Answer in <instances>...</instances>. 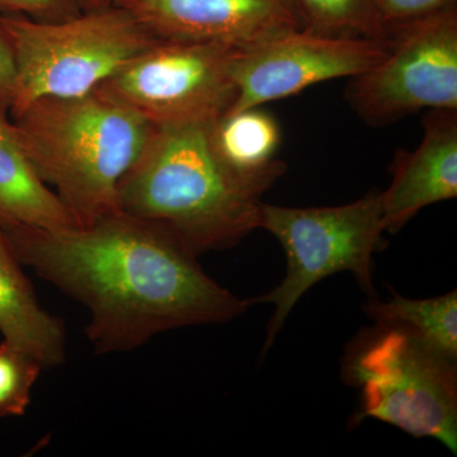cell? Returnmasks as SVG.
I'll return each instance as SVG.
<instances>
[{
  "label": "cell",
  "mask_w": 457,
  "mask_h": 457,
  "mask_svg": "<svg viewBox=\"0 0 457 457\" xmlns=\"http://www.w3.org/2000/svg\"><path fill=\"white\" fill-rule=\"evenodd\" d=\"M23 266L86 306L101 353L137 350L183 327L242 317L254 300L213 281L170 230L122 212L86 225L2 228Z\"/></svg>",
  "instance_id": "1"
},
{
  "label": "cell",
  "mask_w": 457,
  "mask_h": 457,
  "mask_svg": "<svg viewBox=\"0 0 457 457\" xmlns=\"http://www.w3.org/2000/svg\"><path fill=\"white\" fill-rule=\"evenodd\" d=\"M210 125L154 128L117 189V212L161 225L197 257L260 228L262 197L286 170L279 159L234 170L216 153Z\"/></svg>",
  "instance_id": "2"
},
{
  "label": "cell",
  "mask_w": 457,
  "mask_h": 457,
  "mask_svg": "<svg viewBox=\"0 0 457 457\" xmlns=\"http://www.w3.org/2000/svg\"><path fill=\"white\" fill-rule=\"evenodd\" d=\"M12 119L36 173L78 227L117 212L120 183L154 130L99 89L37 99Z\"/></svg>",
  "instance_id": "3"
},
{
  "label": "cell",
  "mask_w": 457,
  "mask_h": 457,
  "mask_svg": "<svg viewBox=\"0 0 457 457\" xmlns=\"http://www.w3.org/2000/svg\"><path fill=\"white\" fill-rule=\"evenodd\" d=\"M17 78L9 114L41 98H71L97 89L158 38L112 4L60 22L3 16Z\"/></svg>",
  "instance_id": "4"
},
{
  "label": "cell",
  "mask_w": 457,
  "mask_h": 457,
  "mask_svg": "<svg viewBox=\"0 0 457 457\" xmlns=\"http://www.w3.org/2000/svg\"><path fill=\"white\" fill-rule=\"evenodd\" d=\"M260 228L284 248V281L254 303L275 306L263 353L272 345L305 293L328 276L350 272L370 299L376 297L374 253L383 249V201L372 189L354 203L329 207H284L262 204Z\"/></svg>",
  "instance_id": "5"
},
{
  "label": "cell",
  "mask_w": 457,
  "mask_h": 457,
  "mask_svg": "<svg viewBox=\"0 0 457 457\" xmlns=\"http://www.w3.org/2000/svg\"><path fill=\"white\" fill-rule=\"evenodd\" d=\"M345 372L361 390L354 423L374 418L457 453L456 361L396 327L378 326L350 352Z\"/></svg>",
  "instance_id": "6"
},
{
  "label": "cell",
  "mask_w": 457,
  "mask_h": 457,
  "mask_svg": "<svg viewBox=\"0 0 457 457\" xmlns=\"http://www.w3.org/2000/svg\"><path fill=\"white\" fill-rule=\"evenodd\" d=\"M234 47L155 40L97 89L153 128L210 125L236 104Z\"/></svg>",
  "instance_id": "7"
},
{
  "label": "cell",
  "mask_w": 457,
  "mask_h": 457,
  "mask_svg": "<svg viewBox=\"0 0 457 457\" xmlns=\"http://www.w3.org/2000/svg\"><path fill=\"white\" fill-rule=\"evenodd\" d=\"M387 27L386 55L345 89L353 112L384 128L420 111H457V7Z\"/></svg>",
  "instance_id": "8"
},
{
  "label": "cell",
  "mask_w": 457,
  "mask_h": 457,
  "mask_svg": "<svg viewBox=\"0 0 457 457\" xmlns=\"http://www.w3.org/2000/svg\"><path fill=\"white\" fill-rule=\"evenodd\" d=\"M389 42L335 37L299 29L237 49V99L228 113L299 95L309 87L356 77L380 62Z\"/></svg>",
  "instance_id": "9"
},
{
  "label": "cell",
  "mask_w": 457,
  "mask_h": 457,
  "mask_svg": "<svg viewBox=\"0 0 457 457\" xmlns=\"http://www.w3.org/2000/svg\"><path fill=\"white\" fill-rule=\"evenodd\" d=\"M161 40L245 49L303 29L295 0H114Z\"/></svg>",
  "instance_id": "10"
},
{
  "label": "cell",
  "mask_w": 457,
  "mask_h": 457,
  "mask_svg": "<svg viewBox=\"0 0 457 457\" xmlns=\"http://www.w3.org/2000/svg\"><path fill=\"white\" fill-rule=\"evenodd\" d=\"M381 192L385 233H398L420 210L457 197V111H427L413 152L399 150Z\"/></svg>",
  "instance_id": "11"
},
{
  "label": "cell",
  "mask_w": 457,
  "mask_h": 457,
  "mask_svg": "<svg viewBox=\"0 0 457 457\" xmlns=\"http://www.w3.org/2000/svg\"><path fill=\"white\" fill-rule=\"evenodd\" d=\"M22 266L0 228V332L44 369L55 368L66 359L65 326L42 308Z\"/></svg>",
  "instance_id": "12"
},
{
  "label": "cell",
  "mask_w": 457,
  "mask_h": 457,
  "mask_svg": "<svg viewBox=\"0 0 457 457\" xmlns=\"http://www.w3.org/2000/svg\"><path fill=\"white\" fill-rule=\"evenodd\" d=\"M8 113L0 107V228L78 227L65 204L36 173Z\"/></svg>",
  "instance_id": "13"
},
{
  "label": "cell",
  "mask_w": 457,
  "mask_h": 457,
  "mask_svg": "<svg viewBox=\"0 0 457 457\" xmlns=\"http://www.w3.org/2000/svg\"><path fill=\"white\" fill-rule=\"evenodd\" d=\"M365 312L378 326L402 328L442 356L457 360L456 290L425 300H411L395 293L387 302L372 297Z\"/></svg>",
  "instance_id": "14"
},
{
  "label": "cell",
  "mask_w": 457,
  "mask_h": 457,
  "mask_svg": "<svg viewBox=\"0 0 457 457\" xmlns=\"http://www.w3.org/2000/svg\"><path fill=\"white\" fill-rule=\"evenodd\" d=\"M216 153L240 171H258L278 161L281 129L278 120L260 107L224 114L210 125Z\"/></svg>",
  "instance_id": "15"
},
{
  "label": "cell",
  "mask_w": 457,
  "mask_h": 457,
  "mask_svg": "<svg viewBox=\"0 0 457 457\" xmlns=\"http://www.w3.org/2000/svg\"><path fill=\"white\" fill-rule=\"evenodd\" d=\"M303 29L335 37L387 41L376 0H295Z\"/></svg>",
  "instance_id": "16"
},
{
  "label": "cell",
  "mask_w": 457,
  "mask_h": 457,
  "mask_svg": "<svg viewBox=\"0 0 457 457\" xmlns=\"http://www.w3.org/2000/svg\"><path fill=\"white\" fill-rule=\"evenodd\" d=\"M44 366L7 341L0 343V418L26 413Z\"/></svg>",
  "instance_id": "17"
},
{
  "label": "cell",
  "mask_w": 457,
  "mask_h": 457,
  "mask_svg": "<svg viewBox=\"0 0 457 457\" xmlns=\"http://www.w3.org/2000/svg\"><path fill=\"white\" fill-rule=\"evenodd\" d=\"M83 0H0V13L37 22H60L83 13Z\"/></svg>",
  "instance_id": "18"
},
{
  "label": "cell",
  "mask_w": 457,
  "mask_h": 457,
  "mask_svg": "<svg viewBox=\"0 0 457 457\" xmlns=\"http://www.w3.org/2000/svg\"><path fill=\"white\" fill-rule=\"evenodd\" d=\"M457 0H376L386 26L407 22L456 7Z\"/></svg>",
  "instance_id": "19"
},
{
  "label": "cell",
  "mask_w": 457,
  "mask_h": 457,
  "mask_svg": "<svg viewBox=\"0 0 457 457\" xmlns=\"http://www.w3.org/2000/svg\"><path fill=\"white\" fill-rule=\"evenodd\" d=\"M16 60L7 27L0 13V107H11L16 90Z\"/></svg>",
  "instance_id": "20"
},
{
  "label": "cell",
  "mask_w": 457,
  "mask_h": 457,
  "mask_svg": "<svg viewBox=\"0 0 457 457\" xmlns=\"http://www.w3.org/2000/svg\"><path fill=\"white\" fill-rule=\"evenodd\" d=\"M114 0H83L84 11H93V9H99L112 5Z\"/></svg>",
  "instance_id": "21"
}]
</instances>
